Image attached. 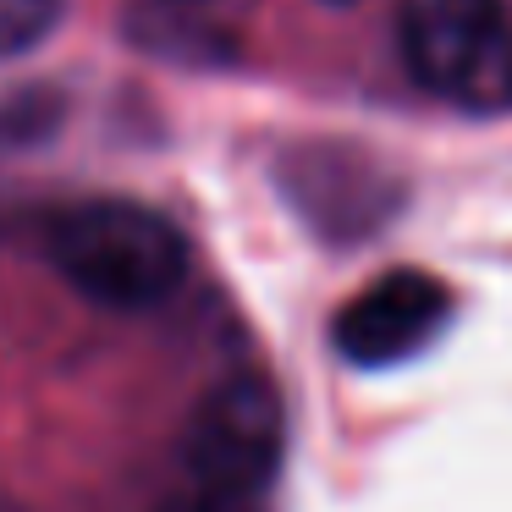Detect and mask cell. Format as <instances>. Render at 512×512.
I'll return each instance as SVG.
<instances>
[{
  "label": "cell",
  "instance_id": "277c9868",
  "mask_svg": "<svg viewBox=\"0 0 512 512\" xmlns=\"http://www.w3.org/2000/svg\"><path fill=\"white\" fill-rule=\"evenodd\" d=\"M452 320V292L430 270H386L375 287H364L331 325V347L353 369H391L402 358L424 353Z\"/></svg>",
  "mask_w": 512,
  "mask_h": 512
},
{
  "label": "cell",
  "instance_id": "5b68a950",
  "mask_svg": "<svg viewBox=\"0 0 512 512\" xmlns=\"http://www.w3.org/2000/svg\"><path fill=\"white\" fill-rule=\"evenodd\" d=\"M61 23V0H0V61L34 50Z\"/></svg>",
  "mask_w": 512,
  "mask_h": 512
},
{
  "label": "cell",
  "instance_id": "3957f363",
  "mask_svg": "<svg viewBox=\"0 0 512 512\" xmlns=\"http://www.w3.org/2000/svg\"><path fill=\"white\" fill-rule=\"evenodd\" d=\"M281 441H287V419L276 386L265 375H232L193 408L182 463L199 490L265 501L281 468Z\"/></svg>",
  "mask_w": 512,
  "mask_h": 512
},
{
  "label": "cell",
  "instance_id": "6da1fadb",
  "mask_svg": "<svg viewBox=\"0 0 512 512\" xmlns=\"http://www.w3.org/2000/svg\"><path fill=\"white\" fill-rule=\"evenodd\" d=\"M56 270L105 309H155L188 276V243L160 210L89 199L50 221Z\"/></svg>",
  "mask_w": 512,
  "mask_h": 512
},
{
  "label": "cell",
  "instance_id": "7a4b0ae2",
  "mask_svg": "<svg viewBox=\"0 0 512 512\" xmlns=\"http://www.w3.org/2000/svg\"><path fill=\"white\" fill-rule=\"evenodd\" d=\"M397 39L424 94L463 111H512L507 0H402Z\"/></svg>",
  "mask_w": 512,
  "mask_h": 512
},
{
  "label": "cell",
  "instance_id": "52a82bcc",
  "mask_svg": "<svg viewBox=\"0 0 512 512\" xmlns=\"http://www.w3.org/2000/svg\"><path fill=\"white\" fill-rule=\"evenodd\" d=\"M325 6H353V0H325Z\"/></svg>",
  "mask_w": 512,
  "mask_h": 512
},
{
  "label": "cell",
  "instance_id": "8992f818",
  "mask_svg": "<svg viewBox=\"0 0 512 512\" xmlns=\"http://www.w3.org/2000/svg\"><path fill=\"white\" fill-rule=\"evenodd\" d=\"M155 512H265V501L221 496V490H199V485H188L182 496H171L166 507H155Z\"/></svg>",
  "mask_w": 512,
  "mask_h": 512
}]
</instances>
